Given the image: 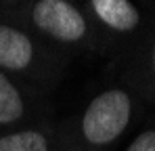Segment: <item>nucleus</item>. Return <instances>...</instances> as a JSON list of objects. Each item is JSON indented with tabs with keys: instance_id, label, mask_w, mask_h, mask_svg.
I'll list each match as a JSON object with an SVG mask.
<instances>
[{
	"instance_id": "f257e3e1",
	"label": "nucleus",
	"mask_w": 155,
	"mask_h": 151,
	"mask_svg": "<svg viewBox=\"0 0 155 151\" xmlns=\"http://www.w3.org/2000/svg\"><path fill=\"white\" fill-rule=\"evenodd\" d=\"M130 120V99L124 90H107L90 103L84 113V136L90 143L105 145L115 141Z\"/></svg>"
},
{
	"instance_id": "f03ea898",
	"label": "nucleus",
	"mask_w": 155,
	"mask_h": 151,
	"mask_svg": "<svg viewBox=\"0 0 155 151\" xmlns=\"http://www.w3.org/2000/svg\"><path fill=\"white\" fill-rule=\"evenodd\" d=\"M34 23L59 40L74 42L86 32V21L80 11L63 0H42L34 6Z\"/></svg>"
},
{
	"instance_id": "7ed1b4c3",
	"label": "nucleus",
	"mask_w": 155,
	"mask_h": 151,
	"mask_svg": "<svg viewBox=\"0 0 155 151\" xmlns=\"http://www.w3.org/2000/svg\"><path fill=\"white\" fill-rule=\"evenodd\" d=\"M31 42L25 34L11 25H0V65L6 69H23L31 61Z\"/></svg>"
},
{
	"instance_id": "20e7f679",
	"label": "nucleus",
	"mask_w": 155,
	"mask_h": 151,
	"mask_svg": "<svg viewBox=\"0 0 155 151\" xmlns=\"http://www.w3.org/2000/svg\"><path fill=\"white\" fill-rule=\"evenodd\" d=\"M92 8L113 29L128 32L138 25V11L128 0H92Z\"/></svg>"
},
{
	"instance_id": "39448f33",
	"label": "nucleus",
	"mask_w": 155,
	"mask_h": 151,
	"mask_svg": "<svg viewBox=\"0 0 155 151\" xmlns=\"http://www.w3.org/2000/svg\"><path fill=\"white\" fill-rule=\"evenodd\" d=\"M23 113V101L8 78L0 74V124H11Z\"/></svg>"
},
{
	"instance_id": "423d86ee",
	"label": "nucleus",
	"mask_w": 155,
	"mask_h": 151,
	"mask_svg": "<svg viewBox=\"0 0 155 151\" xmlns=\"http://www.w3.org/2000/svg\"><path fill=\"white\" fill-rule=\"evenodd\" d=\"M0 151H46V139L34 130L0 136Z\"/></svg>"
},
{
	"instance_id": "0eeeda50",
	"label": "nucleus",
	"mask_w": 155,
	"mask_h": 151,
	"mask_svg": "<svg viewBox=\"0 0 155 151\" xmlns=\"http://www.w3.org/2000/svg\"><path fill=\"white\" fill-rule=\"evenodd\" d=\"M128 151H155V130L143 132L128 147Z\"/></svg>"
},
{
	"instance_id": "6e6552de",
	"label": "nucleus",
	"mask_w": 155,
	"mask_h": 151,
	"mask_svg": "<svg viewBox=\"0 0 155 151\" xmlns=\"http://www.w3.org/2000/svg\"><path fill=\"white\" fill-rule=\"evenodd\" d=\"M153 61H155V57H153Z\"/></svg>"
}]
</instances>
